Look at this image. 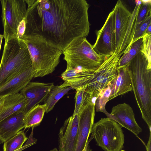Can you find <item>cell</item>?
I'll return each instance as SVG.
<instances>
[{
  "mask_svg": "<svg viewBox=\"0 0 151 151\" xmlns=\"http://www.w3.org/2000/svg\"><path fill=\"white\" fill-rule=\"evenodd\" d=\"M24 38L40 36L62 51L74 39L85 37L90 31L85 0H25Z\"/></svg>",
  "mask_w": 151,
  "mask_h": 151,
  "instance_id": "obj_1",
  "label": "cell"
},
{
  "mask_svg": "<svg viewBox=\"0 0 151 151\" xmlns=\"http://www.w3.org/2000/svg\"><path fill=\"white\" fill-rule=\"evenodd\" d=\"M140 51L127 65L133 91L142 117L151 132V69Z\"/></svg>",
  "mask_w": 151,
  "mask_h": 151,
  "instance_id": "obj_2",
  "label": "cell"
},
{
  "mask_svg": "<svg viewBox=\"0 0 151 151\" xmlns=\"http://www.w3.org/2000/svg\"><path fill=\"white\" fill-rule=\"evenodd\" d=\"M22 40L28 49L35 73L34 78L52 73L60 62L62 51L39 36L26 37Z\"/></svg>",
  "mask_w": 151,
  "mask_h": 151,
  "instance_id": "obj_3",
  "label": "cell"
},
{
  "mask_svg": "<svg viewBox=\"0 0 151 151\" xmlns=\"http://www.w3.org/2000/svg\"><path fill=\"white\" fill-rule=\"evenodd\" d=\"M32 67L26 44L17 38L5 41L0 63V87L20 72Z\"/></svg>",
  "mask_w": 151,
  "mask_h": 151,
  "instance_id": "obj_4",
  "label": "cell"
},
{
  "mask_svg": "<svg viewBox=\"0 0 151 151\" xmlns=\"http://www.w3.org/2000/svg\"><path fill=\"white\" fill-rule=\"evenodd\" d=\"M66 68L94 73L108 57L97 54L85 37L73 40L62 51Z\"/></svg>",
  "mask_w": 151,
  "mask_h": 151,
  "instance_id": "obj_5",
  "label": "cell"
},
{
  "mask_svg": "<svg viewBox=\"0 0 151 151\" xmlns=\"http://www.w3.org/2000/svg\"><path fill=\"white\" fill-rule=\"evenodd\" d=\"M122 127L109 118H101L94 123L91 134L96 145L104 151H120L124 147V135Z\"/></svg>",
  "mask_w": 151,
  "mask_h": 151,
  "instance_id": "obj_6",
  "label": "cell"
},
{
  "mask_svg": "<svg viewBox=\"0 0 151 151\" xmlns=\"http://www.w3.org/2000/svg\"><path fill=\"white\" fill-rule=\"evenodd\" d=\"M123 54L114 52L106 59L93 73L88 83L82 87L91 93L93 98L96 99L101 92L116 78L118 63Z\"/></svg>",
  "mask_w": 151,
  "mask_h": 151,
  "instance_id": "obj_7",
  "label": "cell"
},
{
  "mask_svg": "<svg viewBox=\"0 0 151 151\" xmlns=\"http://www.w3.org/2000/svg\"><path fill=\"white\" fill-rule=\"evenodd\" d=\"M114 10L110 12L102 27L96 33V42L93 48L98 54L109 57L116 49Z\"/></svg>",
  "mask_w": 151,
  "mask_h": 151,
  "instance_id": "obj_8",
  "label": "cell"
},
{
  "mask_svg": "<svg viewBox=\"0 0 151 151\" xmlns=\"http://www.w3.org/2000/svg\"><path fill=\"white\" fill-rule=\"evenodd\" d=\"M96 100L93 99L84 104L81 107L78 115V136L75 151H82L88 140L95 116Z\"/></svg>",
  "mask_w": 151,
  "mask_h": 151,
  "instance_id": "obj_9",
  "label": "cell"
},
{
  "mask_svg": "<svg viewBox=\"0 0 151 151\" xmlns=\"http://www.w3.org/2000/svg\"><path fill=\"white\" fill-rule=\"evenodd\" d=\"M54 86L53 83L30 82L22 89L20 93L24 96L26 101L25 114L34 106L45 101Z\"/></svg>",
  "mask_w": 151,
  "mask_h": 151,
  "instance_id": "obj_10",
  "label": "cell"
},
{
  "mask_svg": "<svg viewBox=\"0 0 151 151\" xmlns=\"http://www.w3.org/2000/svg\"><path fill=\"white\" fill-rule=\"evenodd\" d=\"M113 9L115 15L116 40L115 52L120 53L123 42L125 38L128 36L131 27V24L130 22L131 13L121 0L117 1Z\"/></svg>",
  "mask_w": 151,
  "mask_h": 151,
  "instance_id": "obj_11",
  "label": "cell"
},
{
  "mask_svg": "<svg viewBox=\"0 0 151 151\" xmlns=\"http://www.w3.org/2000/svg\"><path fill=\"white\" fill-rule=\"evenodd\" d=\"M78 124V114L73 115L65 121L58 134L59 151H75Z\"/></svg>",
  "mask_w": 151,
  "mask_h": 151,
  "instance_id": "obj_12",
  "label": "cell"
},
{
  "mask_svg": "<svg viewBox=\"0 0 151 151\" xmlns=\"http://www.w3.org/2000/svg\"><path fill=\"white\" fill-rule=\"evenodd\" d=\"M110 114L115 117L118 123L137 135L142 131L135 118L133 109L128 104L124 103L114 106Z\"/></svg>",
  "mask_w": 151,
  "mask_h": 151,
  "instance_id": "obj_13",
  "label": "cell"
},
{
  "mask_svg": "<svg viewBox=\"0 0 151 151\" xmlns=\"http://www.w3.org/2000/svg\"><path fill=\"white\" fill-rule=\"evenodd\" d=\"M35 75L32 67L20 72L0 87V97L19 93L30 82Z\"/></svg>",
  "mask_w": 151,
  "mask_h": 151,
  "instance_id": "obj_14",
  "label": "cell"
},
{
  "mask_svg": "<svg viewBox=\"0 0 151 151\" xmlns=\"http://www.w3.org/2000/svg\"><path fill=\"white\" fill-rule=\"evenodd\" d=\"M0 1L2 8L1 19L4 28L3 35L5 41L8 39L17 38V27L12 0H1Z\"/></svg>",
  "mask_w": 151,
  "mask_h": 151,
  "instance_id": "obj_15",
  "label": "cell"
},
{
  "mask_svg": "<svg viewBox=\"0 0 151 151\" xmlns=\"http://www.w3.org/2000/svg\"><path fill=\"white\" fill-rule=\"evenodd\" d=\"M25 115L23 112L16 113L0 122V138L4 142L24 128Z\"/></svg>",
  "mask_w": 151,
  "mask_h": 151,
  "instance_id": "obj_16",
  "label": "cell"
},
{
  "mask_svg": "<svg viewBox=\"0 0 151 151\" xmlns=\"http://www.w3.org/2000/svg\"><path fill=\"white\" fill-rule=\"evenodd\" d=\"M117 75L116 78L110 84L111 89L109 101L133 91L130 78L127 66L117 68Z\"/></svg>",
  "mask_w": 151,
  "mask_h": 151,
  "instance_id": "obj_17",
  "label": "cell"
},
{
  "mask_svg": "<svg viewBox=\"0 0 151 151\" xmlns=\"http://www.w3.org/2000/svg\"><path fill=\"white\" fill-rule=\"evenodd\" d=\"M25 106V97L20 93L6 96L0 109V122L12 114L24 112Z\"/></svg>",
  "mask_w": 151,
  "mask_h": 151,
  "instance_id": "obj_18",
  "label": "cell"
},
{
  "mask_svg": "<svg viewBox=\"0 0 151 151\" xmlns=\"http://www.w3.org/2000/svg\"><path fill=\"white\" fill-rule=\"evenodd\" d=\"M46 105L37 104L31 109L25 115L24 130L34 128L40 125L45 112Z\"/></svg>",
  "mask_w": 151,
  "mask_h": 151,
  "instance_id": "obj_19",
  "label": "cell"
},
{
  "mask_svg": "<svg viewBox=\"0 0 151 151\" xmlns=\"http://www.w3.org/2000/svg\"><path fill=\"white\" fill-rule=\"evenodd\" d=\"M71 87H62L60 86H54L45 101L46 105L45 112L47 113L51 111L57 102L70 90Z\"/></svg>",
  "mask_w": 151,
  "mask_h": 151,
  "instance_id": "obj_20",
  "label": "cell"
},
{
  "mask_svg": "<svg viewBox=\"0 0 151 151\" xmlns=\"http://www.w3.org/2000/svg\"><path fill=\"white\" fill-rule=\"evenodd\" d=\"M142 38L132 43L123 52L118 63L117 68L126 66L129 63L140 51L142 44Z\"/></svg>",
  "mask_w": 151,
  "mask_h": 151,
  "instance_id": "obj_21",
  "label": "cell"
},
{
  "mask_svg": "<svg viewBox=\"0 0 151 151\" xmlns=\"http://www.w3.org/2000/svg\"><path fill=\"white\" fill-rule=\"evenodd\" d=\"M28 138L24 130H21L17 134L4 142L3 151H19Z\"/></svg>",
  "mask_w": 151,
  "mask_h": 151,
  "instance_id": "obj_22",
  "label": "cell"
},
{
  "mask_svg": "<svg viewBox=\"0 0 151 151\" xmlns=\"http://www.w3.org/2000/svg\"><path fill=\"white\" fill-rule=\"evenodd\" d=\"M150 23H151V14L149 15L145 20L139 24H135L130 42L125 49L129 48L132 43L142 38L145 34L147 27Z\"/></svg>",
  "mask_w": 151,
  "mask_h": 151,
  "instance_id": "obj_23",
  "label": "cell"
},
{
  "mask_svg": "<svg viewBox=\"0 0 151 151\" xmlns=\"http://www.w3.org/2000/svg\"><path fill=\"white\" fill-rule=\"evenodd\" d=\"M76 90L75 105L73 115L78 114L82 106L93 99L92 95L86 91L84 88H80Z\"/></svg>",
  "mask_w": 151,
  "mask_h": 151,
  "instance_id": "obj_24",
  "label": "cell"
},
{
  "mask_svg": "<svg viewBox=\"0 0 151 151\" xmlns=\"http://www.w3.org/2000/svg\"><path fill=\"white\" fill-rule=\"evenodd\" d=\"M111 89L109 86L102 91L95 101V108L96 111L104 112L105 114L107 112L105 109V106L109 101Z\"/></svg>",
  "mask_w": 151,
  "mask_h": 151,
  "instance_id": "obj_25",
  "label": "cell"
},
{
  "mask_svg": "<svg viewBox=\"0 0 151 151\" xmlns=\"http://www.w3.org/2000/svg\"><path fill=\"white\" fill-rule=\"evenodd\" d=\"M141 1V4L136 16L135 24L141 23L151 14V1L142 0Z\"/></svg>",
  "mask_w": 151,
  "mask_h": 151,
  "instance_id": "obj_26",
  "label": "cell"
},
{
  "mask_svg": "<svg viewBox=\"0 0 151 151\" xmlns=\"http://www.w3.org/2000/svg\"><path fill=\"white\" fill-rule=\"evenodd\" d=\"M151 34H145L142 37L140 51L147 58L148 68L151 69Z\"/></svg>",
  "mask_w": 151,
  "mask_h": 151,
  "instance_id": "obj_27",
  "label": "cell"
},
{
  "mask_svg": "<svg viewBox=\"0 0 151 151\" xmlns=\"http://www.w3.org/2000/svg\"><path fill=\"white\" fill-rule=\"evenodd\" d=\"M93 138V137L91 135L90 138L87 141L86 145L82 151H92V150L90 148L89 143Z\"/></svg>",
  "mask_w": 151,
  "mask_h": 151,
  "instance_id": "obj_28",
  "label": "cell"
},
{
  "mask_svg": "<svg viewBox=\"0 0 151 151\" xmlns=\"http://www.w3.org/2000/svg\"><path fill=\"white\" fill-rule=\"evenodd\" d=\"M145 147L147 151H151V132H150L149 139Z\"/></svg>",
  "mask_w": 151,
  "mask_h": 151,
  "instance_id": "obj_29",
  "label": "cell"
},
{
  "mask_svg": "<svg viewBox=\"0 0 151 151\" xmlns=\"http://www.w3.org/2000/svg\"><path fill=\"white\" fill-rule=\"evenodd\" d=\"M145 34H151V23H150L147 27Z\"/></svg>",
  "mask_w": 151,
  "mask_h": 151,
  "instance_id": "obj_30",
  "label": "cell"
},
{
  "mask_svg": "<svg viewBox=\"0 0 151 151\" xmlns=\"http://www.w3.org/2000/svg\"><path fill=\"white\" fill-rule=\"evenodd\" d=\"M5 96L0 97V109L4 104Z\"/></svg>",
  "mask_w": 151,
  "mask_h": 151,
  "instance_id": "obj_31",
  "label": "cell"
},
{
  "mask_svg": "<svg viewBox=\"0 0 151 151\" xmlns=\"http://www.w3.org/2000/svg\"><path fill=\"white\" fill-rule=\"evenodd\" d=\"M3 38L4 37L3 35L0 34V51L1 50L2 41Z\"/></svg>",
  "mask_w": 151,
  "mask_h": 151,
  "instance_id": "obj_32",
  "label": "cell"
},
{
  "mask_svg": "<svg viewBox=\"0 0 151 151\" xmlns=\"http://www.w3.org/2000/svg\"><path fill=\"white\" fill-rule=\"evenodd\" d=\"M49 151H58L56 148H54V149L50 150Z\"/></svg>",
  "mask_w": 151,
  "mask_h": 151,
  "instance_id": "obj_33",
  "label": "cell"
},
{
  "mask_svg": "<svg viewBox=\"0 0 151 151\" xmlns=\"http://www.w3.org/2000/svg\"><path fill=\"white\" fill-rule=\"evenodd\" d=\"M4 143V142L0 138V145Z\"/></svg>",
  "mask_w": 151,
  "mask_h": 151,
  "instance_id": "obj_34",
  "label": "cell"
},
{
  "mask_svg": "<svg viewBox=\"0 0 151 151\" xmlns=\"http://www.w3.org/2000/svg\"><path fill=\"white\" fill-rule=\"evenodd\" d=\"M120 151H125L124 150H122Z\"/></svg>",
  "mask_w": 151,
  "mask_h": 151,
  "instance_id": "obj_35",
  "label": "cell"
}]
</instances>
